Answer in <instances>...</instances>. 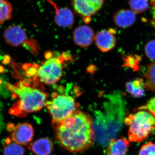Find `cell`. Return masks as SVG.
<instances>
[{"label": "cell", "instance_id": "9c48e42d", "mask_svg": "<svg viewBox=\"0 0 155 155\" xmlns=\"http://www.w3.org/2000/svg\"><path fill=\"white\" fill-rule=\"evenodd\" d=\"M4 38L8 44L13 47H18L26 41L27 34L21 26L13 25L6 28Z\"/></svg>", "mask_w": 155, "mask_h": 155}, {"label": "cell", "instance_id": "8fae6325", "mask_svg": "<svg viewBox=\"0 0 155 155\" xmlns=\"http://www.w3.org/2000/svg\"><path fill=\"white\" fill-rule=\"evenodd\" d=\"M54 9L55 23L60 27L69 28L74 24L75 17L73 12L67 8H58L57 4L51 0H47Z\"/></svg>", "mask_w": 155, "mask_h": 155}, {"label": "cell", "instance_id": "7c38bea8", "mask_svg": "<svg viewBox=\"0 0 155 155\" xmlns=\"http://www.w3.org/2000/svg\"><path fill=\"white\" fill-rule=\"evenodd\" d=\"M115 32L116 31L114 29L110 28L108 30L101 31L97 34L94 41L100 51L106 52L114 48L116 43Z\"/></svg>", "mask_w": 155, "mask_h": 155}, {"label": "cell", "instance_id": "603a6c76", "mask_svg": "<svg viewBox=\"0 0 155 155\" xmlns=\"http://www.w3.org/2000/svg\"><path fill=\"white\" fill-rule=\"evenodd\" d=\"M138 110L148 111L155 115V96L150 99L145 105L140 107Z\"/></svg>", "mask_w": 155, "mask_h": 155}, {"label": "cell", "instance_id": "6da1fadb", "mask_svg": "<svg viewBox=\"0 0 155 155\" xmlns=\"http://www.w3.org/2000/svg\"><path fill=\"white\" fill-rule=\"evenodd\" d=\"M55 130L59 144L72 153L86 150L95 140L92 120L79 110L61 122Z\"/></svg>", "mask_w": 155, "mask_h": 155}, {"label": "cell", "instance_id": "e0dca14e", "mask_svg": "<svg viewBox=\"0 0 155 155\" xmlns=\"http://www.w3.org/2000/svg\"><path fill=\"white\" fill-rule=\"evenodd\" d=\"M4 147V154L5 155H24L25 149L20 144L12 141V139L8 137L5 140Z\"/></svg>", "mask_w": 155, "mask_h": 155}, {"label": "cell", "instance_id": "5bb4252c", "mask_svg": "<svg viewBox=\"0 0 155 155\" xmlns=\"http://www.w3.org/2000/svg\"><path fill=\"white\" fill-rule=\"evenodd\" d=\"M129 147V141L124 137L113 139L108 144L107 153L108 155H126Z\"/></svg>", "mask_w": 155, "mask_h": 155}, {"label": "cell", "instance_id": "ffe728a7", "mask_svg": "<svg viewBox=\"0 0 155 155\" xmlns=\"http://www.w3.org/2000/svg\"><path fill=\"white\" fill-rule=\"evenodd\" d=\"M128 4L131 11L135 14L144 13L149 8L148 0H129Z\"/></svg>", "mask_w": 155, "mask_h": 155}, {"label": "cell", "instance_id": "8992f818", "mask_svg": "<svg viewBox=\"0 0 155 155\" xmlns=\"http://www.w3.org/2000/svg\"><path fill=\"white\" fill-rule=\"evenodd\" d=\"M63 63L62 58H50L39 67L37 75L43 83L48 85L54 84L62 76Z\"/></svg>", "mask_w": 155, "mask_h": 155}, {"label": "cell", "instance_id": "30bf717a", "mask_svg": "<svg viewBox=\"0 0 155 155\" xmlns=\"http://www.w3.org/2000/svg\"><path fill=\"white\" fill-rule=\"evenodd\" d=\"M72 37L77 45L81 48H87L93 43L95 36L91 27L87 25H81L74 30Z\"/></svg>", "mask_w": 155, "mask_h": 155}, {"label": "cell", "instance_id": "4fadbf2b", "mask_svg": "<svg viewBox=\"0 0 155 155\" xmlns=\"http://www.w3.org/2000/svg\"><path fill=\"white\" fill-rule=\"evenodd\" d=\"M115 25L121 28H126L133 25L135 22L136 16L131 10L121 9L114 14L113 17Z\"/></svg>", "mask_w": 155, "mask_h": 155}, {"label": "cell", "instance_id": "3957f363", "mask_svg": "<svg viewBox=\"0 0 155 155\" xmlns=\"http://www.w3.org/2000/svg\"><path fill=\"white\" fill-rule=\"evenodd\" d=\"M8 88L18 96L19 100L9 110V113L18 117H24L28 114L38 112L45 107L48 95L38 89L20 83L19 85L7 84Z\"/></svg>", "mask_w": 155, "mask_h": 155}, {"label": "cell", "instance_id": "5b68a950", "mask_svg": "<svg viewBox=\"0 0 155 155\" xmlns=\"http://www.w3.org/2000/svg\"><path fill=\"white\" fill-rule=\"evenodd\" d=\"M52 117V124L55 129L64 120L77 110L78 104L72 96L54 93L52 98L46 104Z\"/></svg>", "mask_w": 155, "mask_h": 155}, {"label": "cell", "instance_id": "7402d4cb", "mask_svg": "<svg viewBox=\"0 0 155 155\" xmlns=\"http://www.w3.org/2000/svg\"><path fill=\"white\" fill-rule=\"evenodd\" d=\"M138 155H155V143L150 142L143 146Z\"/></svg>", "mask_w": 155, "mask_h": 155}, {"label": "cell", "instance_id": "ac0fdd59", "mask_svg": "<svg viewBox=\"0 0 155 155\" xmlns=\"http://www.w3.org/2000/svg\"><path fill=\"white\" fill-rule=\"evenodd\" d=\"M13 10L12 5L8 0H0V25L11 19Z\"/></svg>", "mask_w": 155, "mask_h": 155}, {"label": "cell", "instance_id": "44dd1931", "mask_svg": "<svg viewBox=\"0 0 155 155\" xmlns=\"http://www.w3.org/2000/svg\"><path fill=\"white\" fill-rule=\"evenodd\" d=\"M145 53L150 60L155 61V40L147 43L145 47Z\"/></svg>", "mask_w": 155, "mask_h": 155}, {"label": "cell", "instance_id": "ba28073f", "mask_svg": "<svg viewBox=\"0 0 155 155\" xmlns=\"http://www.w3.org/2000/svg\"><path fill=\"white\" fill-rule=\"evenodd\" d=\"M6 127L11 132L12 140L18 144L25 145L32 140L34 130L29 123H20L16 125L9 123Z\"/></svg>", "mask_w": 155, "mask_h": 155}, {"label": "cell", "instance_id": "9a60e30c", "mask_svg": "<svg viewBox=\"0 0 155 155\" xmlns=\"http://www.w3.org/2000/svg\"><path fill=\"white\" fill-rule=\"evenodd\" d=\"M29 148L37 155H49L52 152L54 145L49 139L42 138L31 143Z\"/></svg>", "mask_w": 155, "mask_h": 155}, {"label": "cell", "instance_id": "cb8c5ba5", "mask_svg": "<svg viewBox=\"0 0 155 155\" xmlns=\"http://www.w3.org/2000/svg\"><path fill=\"white\" fill-rule=\"evenodd\" d=\"M3 118L2 114V107L0 105V132L2 131L3 127H4V122H3Z\"/></svg>", "mask_w": 155, "mask_h": 155}, {"label": "cell", "instance_id": "d6986e66", "mask_svg": "<svg viewBox=\"0 0 155 155\" xmlns=\"http://www.w3.org/2000/svg\"><path fill=\"white\" fill-rule=\"evenodd\" d=\"M144 77L145 88L155 91V62L149 65Z\"/></svg>", "mask_w": 155, "mask_h": 155}, {"label": "cell", "instance_id": "7a4b0ae2", "mask_svg": "<svg viewBox=\"0 0 155 155\" xmlns=\"http://www.w3.org/2000/svg\"><path fill=\"white\" fill-rule=\"evenodd\" d=\"M104 113L96 111L92 120L94 140L102 145H108L122 127L125 115V100L122 93L116 91L106 95Z\"/></svg>", "mask_w": 155, "mask_h": 155}, {"label": "cell", "instance_id": "2e32d148", "mask_svg": "<svg viewBox=\"0 0 155 155\" xmlns=\"http://www.w3.org/2000/svg\"><path fill=\"white\" fill-rule=\"evenodd\" d=\"M127 92L135 97H140L144 94V81L141 78H138L132 81H129L126 84Z\"/></svg>", "mask_w": 155, "mask_h": 155}, {"label": "cell", "instance_id": "277c9868", "mask_svg": "<svg viewBox=\"0 0 155 155\" xmlns=\"http://www.w3.org/2000/svg\"><path fill=\"white\" fill-rule=\"evenodd\" d=\"M124 123L128 125V137L130 141H144L155 133V115L149 111L140 110L125 118Z\"/></svg>", "mask_w": 155, "mask_h": 155}, {"label": "cell", "instance_id": "d4e9b609", "mask_svg": "<svg viewBox=\"0 0 155 155\" xmlns=\"http://www.w3.org/2000/svg\"><path fill=\"white\" fill-rule=\"evenodd\" d=\"M153 13V19H152V24L155 28V10H152Z\"/></svg>", "mask_w": 155, "mask_h": 155}, {"label": "cell", "instance_id": "52a82bcc", "mask_svg": "<svg viewBox=\"0 0 155 155\" xmlns=\"http://www.w3.org/2000/svg\"><path fill=\"white\" fill-rule=\"evenodd\" d=\"M105 0H72V6L75 13L84 22L89 23L92 16L100 11Z\"/></svg>", "mask_w": 155, "mask_h": 155}]
</instances>
